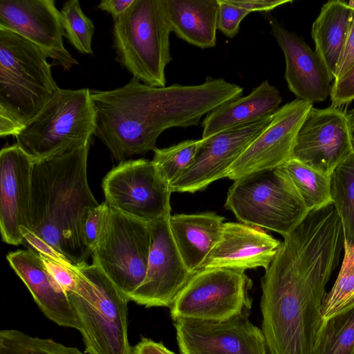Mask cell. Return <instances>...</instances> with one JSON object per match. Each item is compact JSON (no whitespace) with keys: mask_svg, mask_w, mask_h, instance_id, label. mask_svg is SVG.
Masks as SVG:
<instances>
[{"mask_svg":"<svg viewBox=\"0 0 354 354\" xmlns=\"http://www.w3.org/2000/svg\"><path fill=\"white\" fill-rule=\"evenodd\" d=\"M330 195L341 220L344 240L354 243V152L330 175Z\"/></svg>","mask_w":354,"mask_h":354,"instance_id":"cell-28","label":"cell"},{"mask_svg":"<svg viewBox=\"0 0 354 354\" xmlns=\"http://www.w3.org/2000/svg\"><path fill=\"white\" fill-rule=\"evenodd\" d=\"M105 201L123 214L147 223L171 214L170 185L152 160H128L104 176Z\"/></svg>","mask_w":354,"mask_h":354,"instance_id":"cell-11","label":"cell"},{"mask_svg":"<svg viewBox=\"0 0 354 354\" xmlns=\"http://www.w3.org/2000/svg\"><path fill=\"white\" fill-rule=\"evenodd\" d=\"M291 192L310 212L330 203V176L292 158L281 166Z\"/></svg>","mask_w":354,"mask_h":354,"instance_id":"cell-26","label":"cell"},{"mask_svg":"<svg viewBox=\"0 0 354 354\" xmlns=\"http://www.w3.org/2000/svg\"><path fill=\"white\" fill-rule=\"evenodd\" d=\"M219 4L217 28L229 38L239 32L242 20L250 13L246 9L231 3L229 0H218Z\"/></svg>","mask_w":354,"mask_h":354,"instance_id":"cell-34","label":"cell"},{"mask_svg":"<svg viewBox=\"0 0 354 354\" xmlns=\"http://www.w3.org/2000/svg\"><path fill=\"white\" fill-rule=\"evenodd\" d=\"M353 133L349 114L340 107L313 106L298 133L293 158L330 176L354 152Z\"/></svg>","mask_w":354,"mask_h":354,"instance_id":"cell-12","label":"cell"},{"mask_svg":"<svg viewBox=\"0 0 354 354\" xmlns=\"http://www.w3.org/2000/svg\"><path fill=\"white\" fill-rule=\"evenodd\" d=\"M349 116L351 119L353 126V129H354V108L351 111V113H349Z\"/></svg>","mask_w":354,"mask_h":354,"instance_id":"cell-42","label":"cell"},{"mask_svg":"<svg viewBox=\"0 0 354 354\" xmlns=\"http://www.w3.org/2000/svg\"><path fill=\"white\" fill-rule=\"evenodd\" d=\"M312 107L313 104L297 98L280 107L232 165L227 178L234 181L276 169L293 158L298 133Z\"/></svg>","mask_w":354,"mask_h":354,"instance_id":"cell-13","label":"cell"},{"mask_svg":"<svg viewBox=\"0 0 354 354\" xmlns=\"http://www.w3.org/2000/svg\"><path fill=\"white\" fill-rule=\"evenodd\" d=\"M20 232L24 237V245H28L29 249L67 266H74L64 255L54 249L46 241L37 236L30 229L21 227H20Z\"/></svg>","mask_w":354,"mask_h":354,"instance_id":"cell-37","label":"cell"},{"mask_svg":"<svg viewBox=\"0 0 354 354\" xmlns=\"http://www.w3.org/2000/svg\"><path fill=\"white\" fill-rule=\"evenodd\" d=\"M271 119L272 115L201 138L193 164L171 185V192L195 193L217 180L227 178L232 165Z\"/></svg>","mask_w":354,"mask_h":354,"instance_id":"cell-17","label":"cell"},{"mask_svg":"<svg viewBox=\"0 0 354 354\" xmlns=\"http://www.w3.org/2000/svg\"><path fill=\"white\" fill-rule=\"evenodd\" d=\"M91 142L34 162L29 229L73 265L86 262L84 225L97 203L88 185Z\"/></svg>","mask_w":354,"mask_h":354,"instance_id":"cell-3","label":"cell"},{"mask_svg":"<svg viewBox=\"0 0 354 354\" xmlns=\"http://www.w3.org/2000/svg\"><path fill=\"white\" fill-rule=\"evenodd\" d=\"M353 143H354V141H353Z\"/></svg>","mask_w":354,"mask_h":354,"instance_id":"cell-44","label":"cell"},{"mask_svg":"<svg viewBox=\"0 0 354 354\" xmlns=\"http://www.w3.org/2000/svg\"><path fill=\"white\" fill-rule=\"evenodd\" d=\"M47 270L62 288L68 293L76 286V274L74 270L75 266H67L49 257L39 254Z\"/></svg>","mask_w":354,"mask_h":354,"instance_id":"cell-36","label":"cell"},{"mask_svg":"<svg viewBox=\"0 0 354 354\" xmlns=\"http://www.w3.org/2000/svg\"><path fill=\"white\" fill-rule=\"evenodd\" d=\"M171 32L163 0H134L114 22L113 43L118 60L140 82L165 86V68L172 60Z\"/></svg>","mask_w":354,"mask_h":354,"instance_id":"cell-6","label":"cell"},{"mask_svg":"<svg viewBox=\"0 0 354 354\" xmlns=\"http://www.w3.org/2000/svg\"><path fill=\"white\" fill-rule=\"evenodd\" d=\"M344 257L337 277L326 294L322 317H331L354 303V243L344 240Z\"/></svg>","mask_w":354,"mask_h":354,"instance_id":"cell-29","label":"cell"},{"mask_svg":"<svg viewBox=\"0 0 354 354\" xmlns=\"http://www.w3.org/2000/svg\"><path fill=\"white\" fill-rule=\"evenodd\" d=\"M151 242L149 223L110 207L104 232L91 254L93 264L129 300L146 276Z\"/></svg>","mask_w":354,"mask_h":354,"instance_id":"cell-9","label":"cell"},{"mask_svg":"<svg viewBox=\"0 0 354 354\" xmlns=\"http://www.w3.org/2000/svg\"><path fill=\"white\" fill-rule=\"evenodd\" d=\"M243 91L236 84L212 77L198 85L163 87L133 77L113 90H91L95 111L93 134L122 162L154 151L165 130L196 126L203 116L240 97Z\"/></svg>","mask_w":354,"mask_h":354,"instance_id":"cell-2","label":"cell"},{"mask_svg":"<svg viewBox=\"0 0 354 354\" xmlns=\"http://www.w3.org/2000/svg\"><path fill=\"white\" fill-rule=\"evenodd\" d=\"M171 32L202 49L216 44L218 0H163Z\"/></svg>","mask_w":354,"mask_h":354,"instance_id":"cell-24","label":"cell"},{"mask_svg":"<svg viewBox=\"0 0 354 354\" xmlns=\"http://www.w3.org/2000/svg\"><path fill=\"white\" fill-rule=\"evenodd\" d=\"M60 12L65 37L80 53L92 55L93 51L91 44L95 26L92 20L82 11L80 1H66Z\"/></svg>","mask_w":354,"mask_h":354,"instance_id":"cell-32","label":"cell"},{"mask_svg":"<svg viewBox=\"0 0 354 354\" xmlns=\"http://www.w3.org/2000/svg\"><path fill=\"white\" fill-rule=\"evenodd\" d=\"M0 28L35 44L65 71L78 64L64 46L61 12L53 0H1Z\"/></svg>","mask_w":354,"mask_h":354,"instance_id":"cell-16","label":"cell"},{"mask_svg":"<svg viewBox=\"0 0 354 354\" xmlns=\"http://www.w3.org/2000/svg\"><path fill=\"white\" fill-rule=\"evenodd\" d=\"M349 3L353 6L352 20L346 45L337 66L334 81L339 79L354 64V1H349Z\"/></svg>","mask_w":354,"mask_h":354,"instance_id":"cell-38","label":"cell"},{"mask_svg":"<svg viewBox=\"0 0 354 354\" xmlns=\"http://www.w3.org/2000/svg\"><path fill=\"white\" fill-rule=\"evenodd\" d=\"M281 102L279 90L265 80L248 95L223 104L207 114L201 123V138L270 116Z\"/></svg>","mask_w":354,"mask_h":354,"instance_id":"cell-23","label":"cell"},{"mask_svg":"<svg viewBox=\"0 0 354 354\" xmlns=\"http://www.w3.org/2000/svg\"><path fill=\"white\" fill-rule=\"evenodd\" d=\"M48 55L0 28V136H15L60 89Z\"/></svg>","mask_w":354,"mask_h":354,"instance_id":"cell-4","label":"cell"},{"mask_svg":"<svg viewBox=\"0 0 354 354\" xmlns=\"http://www.w3.org/2000/svg\"><path fill=\"white\" fill-rule=\"evenodd\" d=\"M202 139L187 140L169 147L155 149L153 162L171 185L193 164Z\"/></svg>","mask_w":354,"mask_h":354,"instance_id":"cell-30","label":"cell"},{"mask_svg":"<svg viewBox=\"0 0 354 354\" xmlns=\"http://www.w3.org/2000/svg\"><path fill=\"white\" fill-rule=\"evenodd\" d=\"M95 128L91 90L60 88L15 138L37 162L91 142Z\"/></svg>","mask_w":354,"mask_h":354,"instance_id":"cell-7","label":"cell"},{"mask_svg":"<svg viewBox=\"0 0 354 354\" xmlns=\"http://www.w3.org/2000/svg\"><path fill=\"white\" fill-rule=\"evenodd\" d=\"M134 0H102L98 8L110 14L114 22L122 17Z\"/></svg>","mask_w":354,"mask_h":354,"instance_id":"cell-40","label":"cell"},{"mask_svg":"<svg viewBox=\"0 0 354 354\" xmlns=\"http://www.w3.org/2000/svg\"><path fill=\"white\" fill-rule=\"evenodd\" d=\"M225 207L240 223L275 232L283 237L309 213L288 187L281 167L234 180L228 189Z\"/></svg>","mask_w":354,"mask_h":354,"instance_id":"cell-8","label":"cell"},{"mask_svg":"<svg viewBox=\"0 0 354 354\" xmlns=\"http://www.w3.org/2000/svg\"><path fill=\"white\" fill-rule=\"evenodd\" d=\"M268 22L284 55L289 90L297 99L311 104L326 100L332 80L322 59L301 36L288 30L274 17H268Z\"/></svg>","mask_w":354,"mask_h":354,"instance_id":"cell-19","label":"cell"},{"mask_svg":"<svg viewBox=\"0 0 354 354\" xmlns=\"http://www.w3.org/2000/svg\"><path fill=\"white\" fill-rule=\"evenodd\" d=\"M181 354H268L261 329L248 313L224 320H174Z\"/></svg>","mask_w":354,"mask_h":354,"instance_id":"cell-14","label":"cell"},{"mask_svg":"<svg viewBox=\"0 0 354 354\" xmlns=\"http://www.w3.org/2000/svg\"><path fill=\"white\" fill-rule=\"evenodd\" d=\"M34 162L17 145L0 152V230L2 241L24 245L20 227L29 229Z\"/></svg>","mask_w":354,"mask_h":354,"instance_id":"cell-18","label":"cell"},{"mask_svg":"<svg viewBox=\"0 0 354 354\" xmlns=\"http://www.w3.org/2000/svg\"><path fill=\"white\" fill-rule=\"evenodd\" d=\"M1 354V353H0Z\"/></svg>","mask_w":354,"mask_h":354,"instance_id":"cell-45","label":"cell"},{"mask_svg":"<svg viewBox=\"0 0 354 354\" xmlns=\"http://www.w3.org/2000/svg\"><path fill=\"white\" fill-rule=\"evenodd\" d=\"M333 204L283 236L261 279V330L268 354H313L326 285L344 249Z\"/></svg>","mask_w":354,"mask_h":354,"instance_id":"cell-1","label":"cell"},{"mask_svg":"<svg viewBox=\"0 0 354 354\" xmlns=\"http://www.w3.org/2000/svg\"><path fill=\"white\" fill-rule=\"evenodd\" d=\"M330 98L333 106L340 107L354 100V64L331 86Z\"/></svg>","mask_w":354,"mask_h":354,"instance_id":"cell-35","label":"cell"},{"mask_svg":"<svg viewBox=\"0 0 354 354\" xmlns=\"http://www.w3.org/2000/svg\"><path fill=\"white\" fill-rule=\"evenodd\" d=\"M170 216L149 223L151 242L146 276L129 297V301L147 308H171L193 276L174 241Z\"/></svg>","mask_w":354,"mask_h":354,"instance_id":"cell-15","label":"cell"},{"mask_svg":"<svg viewBox=\"0 0 354 354\" xmlns=\"http://www.w3.org/2000/svg\"><path fill=\"white\" fill-rule=\"evenodd\" d=\"M229 1L250 12H268L280 6L292 2L291 0H229Z\"/></svg>","mask_w":354,"mask_h":354,"instance_id":"cell-39","label":"cell"},{"mask_svg":"<svg viewBox=\"0 0 354 354\" xmlns=\"http://www.w3.org/2000/svg\"><path fill=\"white\" fill-rule=\"evenodd\" d=\"M6 258L46 317L59 326L80 330L67 293L48 272L39 253L29 248L17 250Z\"/></svg>","mask_w":354,"mask_h":354,"instance_id":"cell-21","label":"cell"},{"mask_svg":"<svg viewBox=\"0 0 354 354\" xmlns=\"http://www.w3.org/2000/svg\"><path fill=\"white\" fill-rule=\"evenodd\" d=\"M1 354H86L51 339L30 336L16 329L0 331ZM88 354V353H87Z\"/></svg>","mask_w":354,"mask_h":354,"instance_id":"cell-31","label":"cell"},{"mask_svg":"<svg viewBox=\"0 0 354 354\" xmlns=\"http://www.w3.org/2000/svg\"><path fill=\"white\" fill-rule=\"evenodd\" d=\"M353 6L331 0L324 3L311 28L315 53L324 63L332 81L343 53L352 20Z\"/></svg>","mask_w":354,"mask_h":354,"instance_id":"cell-25","label":"cell"},{"mask_svg":"<svg viewBox=\"0 0 354 354\" xmlns=\"http://www.w3.org/2000/svg\"><path fill=\"white\" fill-rule=\"evenodd\" d=\"M133 354H175L162 343L143 337L133 347Z\"/></svg>","mask_w":354,"mask_h":354,"instance_id":"cell-41","label":"cell"},{"mask_svg":"<svg viewBox=\"0 0 354 354\" xmlns=\"http://www.w3.org/2000/svg\"><path fill=\"white\" fill-rule=\"evenodd\" d=\"M351 354H354V348H353V351H352Z\"/></svg>","mask_w":354,"mask_h":354,"instance_id":"cell-43","label":"cell"},{"mask_svg":"<svg viewBox=\"0 0 354 354\" xmlns=\"http://www.w3.org/2000/svg\"><path fill=\"white\" fill-rule=\"evenodd\" d=\"M252 281L245 271L227 268L203 269L193 274L170 308L171 317L224 320L248 313Z\"/></svg>","mask_w":354,"mask_h":354,"instance_id":"cell-10","label":"cell"},{"mask_svg":"<svg viewBox=\"0 0 354 354\" xmlns=\"http://www.w3.org/2000/svg\"><path fill=\"white\" fill-rule=\"evenodd\" d=\"M281 241L242 223H224L221 237L202 270L227 268L241 270L262 267L273 260Z\"/></svg>","mask_w":354,"mask_h":354,"instance_id":"cell-20","label":"cell"},{"mask_svg":"<svg viewBox=\"0 0 354 354\" xmlns=\"http://www.w3.org/2000/svg\"><path fill=\"white\" fill-rule=\"evenodd\" d=\"M76 286L67 293L88 354H133L128 337V297L102 270L75 266Z\"/></svg>","mask_w":354,"mask_h":354,"instance_id":"cell-5","label":"cell"},{"mask_svg":"<svg viewBox=\"0 0 354 354\" xmlns=\"http://www.w3.org/2000/svg\"><path fill=\"white\" fill-rule=\"evenodd\" d=\"M224 221L223 216L212 212L170 216L174 241L185 265L193 274L202 270L218 241Z\"/></svg>","mask_w":354,"mask_h":354,"instance_id":"cell-22","label":"cell"},{"mask_svg":"<svg viewBox=\"0 0 354 354\" xmlns=\"http://www.w3.org/2000/svg\"><path fill=\"white\" fill-rule=\"evenodd\" d=\"M354 348V303L323 319L313 354H351Z\"/></svg>","mask_w":354,"mask_h":354,"instance_id":"cell-27","label":"cell"},{"mask_svg":"<svg viewBox=\"0 0 354 354\" xmlns=\"http://www.w3.org/2000/svg\"><path fill=\"white\" fill-rule=\"evenodd\" d=\"M109 208L107 202H102L90 211L84 223V241L91 254L100 243L104 232Z\"/></svg>","mask_w":354,"mask_h":354,"instance_id":"cell-33","label":"cell"}]
</instances>
